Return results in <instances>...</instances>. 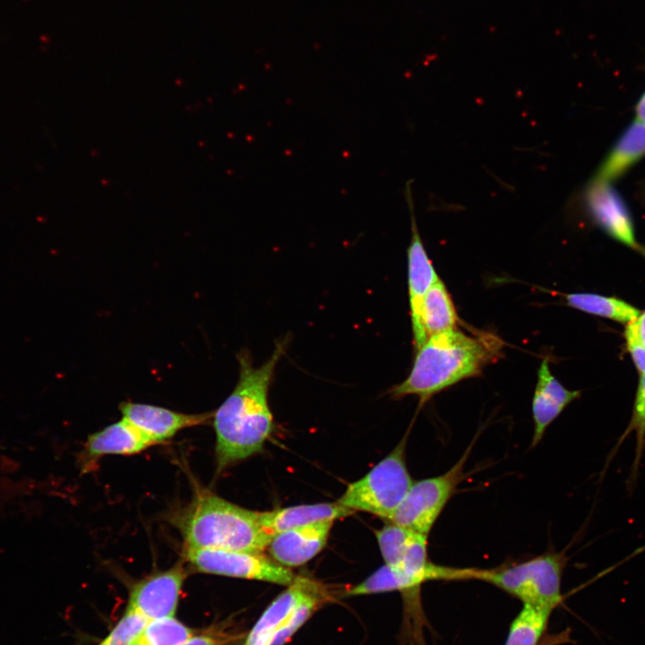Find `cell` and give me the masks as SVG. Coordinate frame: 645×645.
Instances as JSON below:
<instances>
[{
	"mask_svg": "<svg viewBox=\"0 0 645 645\" xmlns=\"http://www.w3.org/2000/svg\"><path fill=\"white\" fill-rule=\"evenodd\" d=\"M290 338L279 340L270 357L254 366L251 353L242 348L236 358L237 383L222 404L213 411L216 434L215 455L221 470L260 452L273 431L268 393L278 363Z\"/></svg>",
	"mask_w": 645,
	"mask_h": 645,
	"instance_id": "1",
	"label": "cell"
},
{
	"mask_svg": "<svg viewBox=\"0 0 645 645\" xmlns=\"http://www.w3.org/2000/svg\"><path fill=\"white\" fill-rule=\"evenodd\" d=\"M503 341L491 332L467 334L453 329L427 338L417 349L408 377L391 387L393 399L419 398V407L452 385L479 375L502 356Z\"/></svg>",
	"mask_w": 645,
	"mask_h": 645,
	"instance_id": "2",
	"label": "cell"
},
{
	"mask_svg": "<svg viewBox=\"0 0 645 645\" xmlns=\"http://www.w3.org/2000/svg\"><path fill=\"white\" fill-rule=\"evenodd\" d=\"M258 514L210 491H200L173 514L171 522L183 538L184 549L262 553L268 545L260 529Z\"/></svg>",
	"mask_w": 645,
	"mask_h": 645,
	"instance_id": "3",
	"label": "cell"
},
{
	"mask_svg": "<svg viewBox=\"0 0 645 645\" xmlns=\"http://www.w3.org/2000/svg\"><path fill=\"white\" fill-rule=\"evenodd\" d=\"M565 552L547 551L514 564L480 569L477 580L490 583L523 604L555 608L563 601Z\"/></svg>",
	"mask_w": 645,
	"mask_h": 645,
	"instance_id": "4",
	"label": "cell"
},
{
	"mask_svg": "<svg viewBox=\"0 0 645 645\" xmlns=\"http://www.w3.org/2000/svg\"><path fill=\"white\" fill-rule=\"evenodd\" d=\"M407 440L406 434L369 472L349 484L337 502L389 520L414 482L406 465Z\"/></svg>",
	"mask_w": 645,
	"mask_h": 645,
	"instance_id": "5",
	"label": "cell"
},
{
	"mask_svg": "<svg viewBox=\"0 0 645 645\" xmlns=\"http://www.w3.org/2000/svg\"><path fill=\"white\" fill-rule=\"evenodd\" d=\"M473 444L474 442L443 474L413 482L388 521L428 537L447 503L457 493L459 485L467 477L464 467Z\"/></svg>",
	"mask_w": 645,
	"mask_h": 645,
	"instance_id": "6",
	"label": "cell"
},
{
	"mask_svg": "<svg viewBox=\"0 0 645 645\" xmlns=\"http://www.w3.org/2000/svg\"><path fill=\"white\" fill-rule=\"evenodd\" d=\"M184 561L194 571L288 586L297 575L262 553L220 549H184Z\"/></svg>",
	"mask_w": 645,
	"mask_h": 645,
	"instance_id": "7",
	"label": "cell"
},
{
	"mask_svg": "<svg viewBox=\"0 0 645 645\" xmlns=\"http://www.w3.org/2000/svg\"><path fill=\"white\" fill-rule=\"evenodd\" d=\"M186 576L185 561H178L168 570L140 580L130 589L126 609L149 621L173 617Z\"/></svg>",
	"mask_w": 645,
	"mask_h": 645,
	"instance_id": "8",
	"label": "cell"
},
{
	"mask_svg": "<svg viewBox=\"0 0 645 645\" xmlns=\"http://www.w3.org/2000/svg\"><path fill=\"white\" fill-rule=\"evenodd\" d=\"M405 196L411 221V239L408 248V285L413 340L417 350L427 340L421 318L423 301L426 294L439 279V276L426 254L418 232L410 181L406 184Z\"/></svg>",
	"mask_w": 645,
	"mask_h": 645,
	"instance_id": "9",
	"label": "cell"
},
{
	"mask_svg": "<svg viewBox=\"0 0 645 645\" xmlns=\"http://www.w3.org/2000/svg\"><path fill=\"white\" fill-rule=\"evenodd\" d=\"M593 221L609 236L633 249L634 228L629 211L612 184L589 181L584 194Z\"/></svg>",
	"mask_w": 645,
	"mask_h": 645,
	"instance_id": "10",
	"label": "cell"
},
{
	"mask_svg": "<svg viewBox=\"0 0 645 645\" xmlns=\"http://www.w3.org/2000/svg\"><path fill=\"white\" fill-rule=\"evenodd\" d=\"M119 409L123 418L144 433L155 444L171 439L185 428L203 425L213 417V411L185 414L131 401L121 402Z\"/></svg>",
	"mask_w": 645,
	"mask_h": 645,
	"instance_id": "11",
	"label": "cell"
},
{
	"mask_svg": "<svg viewBox=\"0 0 645 645\" xmlns=\"http://www.w3.org/2000/svg\"><path fill=\"white\" fill-rule=\"evenodd\" d=\"M333 521L319 520L276 535L267 546L270 555L288 568L305 564L323 549Z\"/></svg>",
	"mask_w": 645,
	"mask_h": 645,
	"instance_id": "12",
	"label": "cell"
},
{
	"mask_svg": "<svg viewBox=\"0 0 645 645\" xmlns=\"http://www.w3.org/2000/svg\"><path fill=\"white\" fill-rule=\"evenodd\" d=\"M579 391L566 389L551 373L548 359L542 360L532 399V418L534 433L531 447L543 438L547 427L574 400L580 397Z\"/></svg>",
	"mask_w": 645,
	"mask_h": 645,
	"instance_id": "13",
	"label": "cell"
},
{
	"mask_svg": "<svg viewBox=\"0 0 645 645\" xmlns=\"http://www.w3.org/2000/svg\"><path fill=\"white\" fill-rule=\"evenodd\" d=\"M287 587L264 610L244 645H270L297 606L321 586L312 580L297 576Z\"/></svg>",
	"mask_w": 645,
	"mask_h": 645,
	"instance_id": "14",
	"label": "cell"
},
{
	"mask_svg": "<svg viewBox=\"0 0 645 645\" xmlns=\"http://www.w3.org/2000/svg\"><path fill=\"white\" fill-rule=\"evenodd\" d=\"M155 443L125 418L90 434L83 450V468L87 470L104 455L139 453Z\"/></svg>",
	"mask_w": 645,
	"mask_h": 645,
	"instance_id": "15",
	"label": "cell"
},
{
	"mask_svg": "<svg viewBox=\"0 0 645 645\" xmlns=\"http://www.w3.org/2000/svg\"><path fill=\"white\" fill-rule=\"evenodd\" d=\"M354 511L338 502L302 504L259 512L258 520L267 545L278 534L303 525L323 520H336L352 514Z\"/></svg>",
	"mask_w": 645,
	"mask_h": 645,
	"instance_id": "16",
	"label": "cell"
},
{
	"mask_svg": "<svg viewBox=\"0 0 645 645\" xmlns=\"http://www.w3.org/2000/svg\"><path fill=\"white\" fill-rule=\"evenodd\" d=\"M645 157V125L635 118L606 157L591 181L612 184Z\"/></svg>",
	"mask_w": 645,
	"mask_h": 645,
	"instance_id": "17",
	"label": "cell"
},
{
	"mask_svg": "<svg viewBox=\"0 0 645 645\" xmlns=\"http://www.w3.org/2000/svg\"><path fill=\"white\" fill-rule=\"evenodd\" d=\"M422 323L429 338L456 329L458 315L451 295L439 278L425 296L421 308Z\"/></svg>",
	"mask_w": 645,
	"mask_h": 645,
	"instance_id": "18",
	"label": "cell"
},
{
	"mask_svg": "<svg viewBox=\"0 0 645 645\" xmlns=\"http://www.w3.org/2000/svg\"><path fill=\"white\" fill-rule=\"evenodd\" d=\"M564 297L571 307L622 323L634 322L641 314L634 306L615 297L592 293H571Z\"/></svg>",
	"mask_w": 645,
	"mask_h": 645,
	"instance_id": "19",
	"label": "cell"
},
{
	"mask_svg": "<svg viewBox=\"0 0 645 645\" xmlns=\"http://www.w3.org/2000/svg\"><path fill=\"white\" fill-rule=\"evenodd\" d=\"M555 608L523 604L512 622L504 645H538Z\"/></svg>",
	"mask_w": 645,
	"mask_h": 645,
	"instance_id": "20",
	"label": "cell"
},
{
	"mask_svg": "<svg viewBox=\"0 0 645 645\" xmlns=\"http://www.w3.org/2000/svg\"><path fill=\"white\" fill-rule=\"evenodd\" d=\"M631 433L635 434L636 446L634 460L628 480L629 486H632L637 477V472L639 471L640 463L645 449V371L641 374L631 420L611 452L607 461L612 460L621 443Z\"/></svg>",
	"mask_w": 645,
	"mask_h": 645,
	"instance_id": "21",
	"label": "cell"
},
{
	"mask_svg": "<svg viewBox=\"0 0 645 645\" xmlns=\"http://www.w3.org/2000/svg\"><path fill=\"white\" fill-rule=\"evenodd\" d=\"M195 634L174 617L150 620L132 645H180Z\"/></svg>",
	"mask_w": 645,
	"mask_h": 645,
	"instance_id": "22",
	"label": "cell"
},
{
	"mask_svg": "<svg viewBox=\"0 0 645 645\" xmlns=\"http://www.w3.org/2000/svg\"><path fill=\"white\" fill-rule=\"evenodd\" d=\"M417 533L392 522L375 531L376 539L385 564L397 566Z\"/></svg>",
	"mask_w": 645,
	"mask_h": 645,
	"instance_id": "23",
	"label": "cell"
},
{
	"mask_svg": "<svg viewBox=\"0 0 645 645\" xmlns=\"http://www.w3.org/2000/svg\"><path fill=\"white\" fill-rule=\"evenodd\" d=\"M324 598L322 587L307 596L275 634L270 645H284L323 602Z\"/></svg>",
	"mask_w": 645,
	"mask_h": 645,
	"instance_id": "24",
	"label": "cell"
},
{
	"mask_svg": "<svg viewBox=\"0 0 645 645\" xmlns=\"http://www.w3.org/2000/svg\"><path fill=\"white\" fill-rule=\"evenodd\" d=\"M149 620L126 609L125 615L99 645H132Z\"/></svg>",
	"mask_w": 645,
	"mask_h": 645,
	"instance_id": "25",
	"label": "cell"
},
{
	"mask_svg": "<svg viewBox=\"0 0 645 645\" xmlns=\"http://www.w3.org/2000/svg\"><path fill=\"white\" fill-rule=\"evenodd\" d=\"M624 336L627 348L640 374L645 371V347L636 336L632 322L626 324Z\"/></svg>",
	"mask_w": 645,
	"mask_h": 645,
	"instance_id": "26",
	"label": "cell"
},
{
	"mask_svg": "<svg viewBox=\"0 0 645 645\" xmlns=\"http://www.w3.org/2000/svg\"><path fill=\"white\" fill-rule=\"evenodd\" d=\"M233 637L222 631H208L194 634L180 645H228Z\"/></svg>",
	"mask_w": 645,
	"mask_h": 645,
	"instance_id": "27",
	"label": "cell"
},
{
	"mask_svg": "<svg viewBox=\"0 0 645 645\" xmlns=\"http://www.w3.org/2000/svg\"><path fill=\"white\" fill-rule=\"evenodd\" d=\"M637 338L645 347V311L641 313L638 318L632 322Z\"/></svg>",
	"mask_w": 645,
	"mask_h": 645,
	"instance_id": "28",
	"label": "cell"
},
{
	"mask_svg": "<svg viewBox=\"0 0 645 645\" xmlns=\"http://www.w3.org/2000/svg\"><path fill=\"white\" fill-rule=\"evenodd\" d=\"M636 117L645 125V91L635 106Z\"/></svg>",
	"mask_w": 645,
	"mask_h": 645,
	"instance_id": "29",
	"label": "cell"
},
{
	"mask_svg": "<svg viewBox=\"0 0 645 645\" xmlns=\"http://www.w3.org/2000/svg\"><path fill=\"white\" fill-rule=\"evenodd\" d=\"M635 250H637L641 254H642L645 257V245H641L638 244Z\"/></svg>",
	"mask_w": 645,
	"mask_h": 645,
	"instance_id": "30",
	"label": "cell"
},
{
	"mask_svg": "<svg viewBox=\"0 0 645 645\" xmlns=\"http://www.w3.org/2000/svg\"><path fill=\"white\" fill-rule=\"evenodd\" d=\"M643 188H644V191H645V181H644Z\"/></svg>",
	"mask_w": 645,
	"mask_h": 645,
	"instance_id": "31",
	"label": "cell"
}]
</instances>
